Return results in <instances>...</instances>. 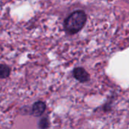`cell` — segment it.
Masks as SVG:
<instances>
[{
    "label": "cell",
    "instance_id": "6da1fadb",
    "mask_svg": "<svg viewBox=\"0 0 129 129\" xmlns=\"http://www.w3.org/2000/svg\"><path fill=\"white\" fill-rule=\"evenodd\" d=\"M86 21V13L83 10H76L64 20V29L70 35L76 34L84 27Z\"/></svg>",
    "mask_w": 129,
    "mask_h": 129
},
{
    "label": "cell",
    "instance_id": "7a4b0ae2",
    "mask_svg": "<svg viewBox=\"0 0 129 129\" xmlns=\"http://www.w3.org/2000/svg\"><path fill=\"white\" fill-rule=\"evenodd\" d=\"M73 76L81 83L88 82L90 80L89 73L83 67H76L73 71Z\"/></svg>",
    "mask_w": 129,
    "mask_h": 129
},
{
    "label": "cell",
    "instance_id": "3957f363",
    "mask_svg": "<svg viewBox=\"0 0 129 129\" xmlns=\"http://www.w3.org/2000/svg\"><path fill=\"white\" fill-rule=\"evenodd\" d=\"M46 110V104L45 102L39 101L35 102L31 108L30 115L34 116L36 117H40Z\"/></svg>",
    "mask_w": 129,
    "mask_h": 129
},
{
    "label": "cell",
    "instance_id": "277c9868",
    "mask_svg": "<svg viewBox=\"0 0 129 129\" xmlns=\"http://www.w3.org/2000/svg\"><path fill=\"white\" fill-rule=\"evenodd\" d=\"M11 74V68L6 64L2 63L0 65V78L2 79L8 78Z\"/></svg>",
    "mask_w": 129,
    "mask_h": 129
},
{
    "label": "cell",
    "instance_id": "5b68a950",
    "mask_svg": "<svg viewBox=\"0 0 129 129\" xmlns=\"http://www.w3.org/2000/svg\"><path fill=\"white\" fill-rule=\"evenodd\" d=\"M50 126V122L48 119V117H43L42 118L38 123V127L39 129H48Z\"/></svg>",
    "mask_w": 129,
    "mask_h": 129
},
{
    "label": "cell",
    "instance_id": "8992f818",
    "mask_svg": "<svg viewBox=\"0 0 129 129\" xmlns=\"http://www.w3.org/2000/svg\"><path fill=\"white\" fill-rule=\"evenodd\" d=\"M124 1H125L126 2H128V3H129V0H124Z\"/></svg>",
    "mask_w": 129,
    "mask_h": 129
}]
</instances>
